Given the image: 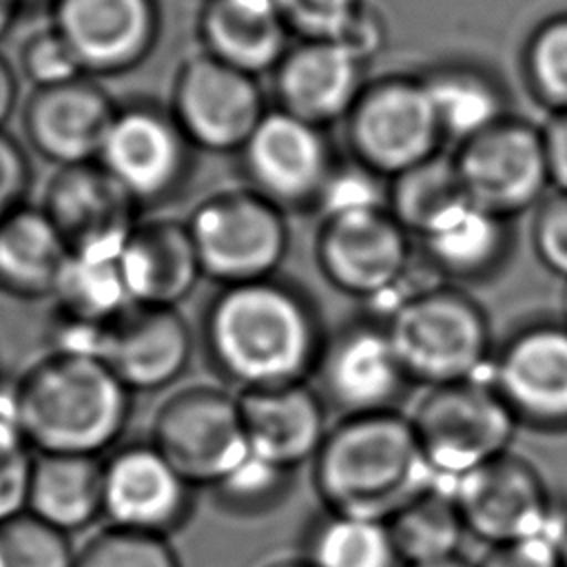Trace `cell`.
<instances>
[{
  "instance_id": "13",
  "label": "cell",
  "mask_w": 567,
  "mask_h": 567,
  "mask_svg": "<svg viewBox=\"0 0 567 567\" xmlns=\"http://www.w3.org/2000/svg\"><path fill=\"white\" fill-rule=\"evenodd\" d=\"M319 396L343 416L394 412L408 377L385 323L354 321L326 337L315 372Z\"/></svg>"
},
{
  "instance_id": "12",
  "label": "cell",
  "mask_w": 567,
  "mask_h": 567,
  "mask_svg": "<svg viewBox=\"0 0 567 567\" xmlns=\"http://www.w3.org/2000/svg\"><path fill=\"white\" fill-rule=\"evenodd\" d=\"M454 162L467 197L505 219L540 204L549 184L543 131L518 120L505 117L463 142Z\"/></svg>"
},
{
  "instance_id": "32",
  "label": "cell",
  "mask_w": 567,
  "mask_h": 567,
  "mask_svg": "<svg viewBox=\"0 0 567 567\" xmlns=\"http://www.w3.org/2000/svg\"><path fill=\"white\" fill-rule=\"evenodd\" d=\"M467 190L454 157L434 155L392 177L388 193L390 215L419 237L427 235L456 208L467 204Z\"/></svg>"
},
{
  "instance_id": "9",
  "label": "cell",
  "mask_w": 567,
  "mask_h": 567,
  "mask_svg": "<svg viewBox=\"0 0 567 567\" xmlns=\"http://www.w3.org/2000/svg\"><path fill=\"white\" fill-rule=\"evenodd\" d=\"M348 115L352 151L377 175L405 173L434 157L443 140L421 80L392 78L363 89Z\"/></svg>"
},
{
  "instance_id": "7",
  "label": "cell",
  "mask_w": 567,
  "mask_h": 567,
  "mask_svg": "<svg viewBox=\"0 0 567 567\" xmlns=\"http://www.w3.org/2000/svg\"><path fill=\"white\" fill-rule=\"evenodd\" d=\"M151 443L193 487L215 489L250 458L239 396L213 385L168 396L155 414Z\"/></svg>"
},
{
  "instance_id": "16",
  "label": "cell",
  "mask_w": 567,
  "mask_h": 567,
  "mask_svg": "<svg viewBox=\"0 0 567 567\" xmlns=\"http://www.w3.org/2000/svg\"><path fill=\"white\" fill-rule=\"evenodd\" d=\"M489 372V383L518 423L567 427V323L518 328L492 359Z\"/></svg>"
},
{
  "instance_id": "37",
  "label": "cell",
  "mask_w": 567,
  "mask_h": 567,
  "mask_svg": "<svg viewBox=\"0 0 567 567\" xmlns=\"http://www.w3.org/2000/svg\"><path fill=\"white\" fill-rule=\"evenodd\" d=\"M527 75L543 102L567 111V16L551 18L532 35Z\"/></svg>"
},
{
  "instance_id": "4",
  "label": "cell",
  "mask_w": 567,
  "mask_h": 567,
  "mask_svg": "<svg viewBox=\"0 0 567 567\" xmlns=\"http://www.w3.org/2000/svg\"><path fill=\"white\" fill-rule=\"evenodd\" d=\"M385 328L408 377L427 388L478 379L492 365L489 319L474 297L452 286L405 295Z\"/></svg>"
},
{
  "instance_id": "33",
  "label": "cell",
  "mask_w": 567,
  "mask_h": 567,
  "mask_svg": "<svg viewBox=\"0 0 567 567\" xmlns=\"http://www.w3.org/2000/svg\"><path fill=\"white\" fill-rule=\"evenodd\" d=\"M303 556L315 567H403L388 523L332 512L312 525Z\"/></svg>"
},
{
  "instance_id": "26",
  "label": "cell",
  "mask_w": 567,
  "mask_h": 567,
  "mask_svg": "<svg viewBox=\"0 0 567 567\" xmlns=\"http://www.w3.org/2000/svg\"><path fill=\"white\" fill-rule=\"evenodd\" d=\"M104 461L86 454H35L27 512L69 534L102 514Z\"/></svg>"
},
{
  "instance_id": "40",
  "label": "cell",
  "mask_w": 567,
  "mask_h": 567,
  "mask_svg": "<svg viewBox=\"0 0 567 567\" xmlns=\"http://www.w3.org/2000/svg\"><path fill=\"white\" fill-rule=\"evenodd\" d=\"M363 0H275L288 29L306 40H332Z\"/></svg>"
},
{
  "instance_id": "46",
  "label": "cell",
  "mask_w": 567,
  "mask_h": 567,
  "mask_svg": "<svg viewBox=\"0 0 567 567\" xmlns=\"http://www.w3.org/2000/svg\"><path fill=\"white\" fill-rule=\"evenodd\" d=\"M543 144L549 184L558 193H567V111H554V117L543 128Z\"/></svg>"
},
{
  "instance_id": "8",
  "label": "cell",
  "mask_w": 567,
  "mask_h": 567,
  "mask_svg": "<svg viewBox=\"0 0 567 567\" xmlns=\"http://www.w3.org/2000/svg\"><path fill=\"white\" fill-rule=\"evenodd\" d=\"M97 162L140 208L157 206L188 182L193 144L168 106L137 100L117 104Z\"/></svg>"
},
{
  "instance_id": "21",
  "label": "cell",
  "mask_w": 567,
  "mask_h": 567,
  "mask_svg": "<svg viewBox=\"0 0 567 567\" xmlns=\"http://www.w3.org/2000/svg\"><path fill=\"white\" fill-rule=\"evenodd\" d=\"M193 334L177 308L131 306L102 334L97 357L131 392L168 388L186 370Z\"/></svg>"
},
{
  "instance_id": "31",
  "label": "cell",
  "mask_w": 567,
  "mask_h": 567,
  "mask_svg": "<svg viewBox=\"0 0 567 567\" xmlns=\"http://www.w3.org/2000/svg\"><path fill=\"white\" fill-rule=\"evenodd\" d=\"M421 82L430 95L443 137L463 144L505 120L501 89L478 71L445 66L421 78Z\"/></svg>"
},
{
  "instance_id": "52",
  "label": "cell",
  "mask_w": 567,
  "mask_h": 567,
  "mask_svg": "<svg viewBox=\"0 0 567 567\" xmlns=\"http://www.w3.org/2000/svg\"><path fill=\"white\" fill-rule=\"evenodd\" d=\"M563 310H565V319H567V288H565V295H563Z\"/></svg>"
},
{
  "instance_id": "24",
  "label": "cell",
  "mask_w": 567,
  "mask_h": 567,
  "mask_svg": "<svg viewBox=\"0 0 567 567\" xmlns=\"http://www.w3.org/2000/svg\"><path fill=\"white\" fill-rule=\"evenodd\" d=\"M361 66L334 40H303L275 69L279 109L315 126L339 120L363 91Z\"/></svg>"
},
{
  "instance_id": "45",
  "label": "cell",
  "mask_w": 567,
  "mask_h": 567,
  "mask_svg": "<svg viewBox=\"0 0 567 567\" xmlns=\"http://www.w3.org/2000/svg\"><path fill=\"white\" fill-rule=\"evenodd\" d=\"M337 44H341L354 60L361 64L370 60L383 44V22L374 9H370L365 2L357 7V11L350 16V20L341 27V31L332 38Z\"/></svg>"
},
{
  "instance_id": "42",
  "label": "cell",
  "mask_w": 567,
  "mask_h": 567,
  "mask_svg": "<svg viewBox=\"0 0 567 567\" xmlns=\"http://www.w3.org/2000/svg\"><path fill=\"white\" fill-rule=\"evenodd\" d=\"M532 241L538 259L567 279V193L543 199L532 224Z\"/></svg>"
},
{
  "instance_id": "11",
  "label": "cell",
  "mask_w": 567,
  "mask_h": 567,
  "mask_svg": "<svg viewBox=\"0 0 567 567\" xmlns=\"http://www.w3.org/2000/svg\"><path fill=\"white\" fill-rule=\"evenodd\" d=\"M467 534L507 545L554 525V505L540 472L518 454L505 452L450 483Z\"/></svg>"
},
{
  "instance_id": "44",
  "label": "cell",
  "mask_w": 567,
  "mask_h": 567,
  "mask_svg": "<svg viewBox=\"0 0 567 567\" xmlns=\"http://www.w3.org/2000/svg\"><path fill=\"white\" fill-rule=\"evenodd\" d=\"M478 567H560L551 534L494 545Z\"/></svg>"
},
{
  "instance_id": "34",
  "label": "cell",
  "mask_w": 567,
  "mask_h": 567,
  "mask_svg": "<svg viewBox=\"0 0 567 567\" xmlns=\"http://www.w3.org/2000/svg\"><path fill=\"white\" fill-rule=\"evenodd\" d=\"M69 534L22 512L0 523V567H73Z\"/></svg>"
},
{
  "instance_id": "20",
  "label": "cell",
  "mask_w": 567,
  "mask_h": 567,
  "mask_svg": "<svg viewBox=\"0 0 567 567\" xmlns=\"http://www.w3.org/2000/svg\"><path fill=\"white\" fill-rule=\"evenodd\" d=\"M117 104L93 78L33 89L22 106L27 142L58 168L95 162Z\"/></svg>"
},
{
  "instance_id": "36",
  "label": "cell",
  "mask_w": 567,
  "mask_h": 567,
  "mask_svg": "<svg viewBox=\"0 0 567 567\" xmlns=\"http://www.w3.org/2000/svg\"><path fill=\"white\" fill-rule=\"evenodd\" d=\"M73 567H179V560L162 536L109 527L75 554Z\"/></svg>"
},
{
  "instance_id": "27",
  "label": "cell",
  "mask_w": 567,
  "mask_h": 567,
  "mask_svg": "<svg viewBox=\"0 0 567 567\" xmlns=\"http://www.w3.org/2000/svg\"><path fill=\"white\" fill-rule=\"evenodd\" d=\"M69 246L42 210L24 204L0 221V290L18 299L51 297Z\"/></svg>"
},
{
  "instance_id": "48",
  "label": "cell",
  "mask_w": 567,
  "mask_h": 567,
  "mask_svg": "<svg viewBox=\"0 0 567 567\" xmlns=\"http://www.w3.org/2000/svg\"><path fill=\"white\" fill-rule=\"evenodd\" d=\"M22 7L24 0H0V38H4L11 31Z\"/></svg>"
},
{
  "instance_id": "50",
  "label": "cell",
  "mask_w": 567,
  "mask_h": 567,
  "mask_svg": "<svg viewBox=\"0 0 567 567\" xmlns=\"http://www.w3.org/2000/svg\"><path fill=\"white\" fill-rule=\"evenodd\" d=\"M266 567H315L306 556H295V558H281V560H275Z\"/></svg>"
},
{
  "instance_id": "6",
  "label": "cell",
  "mask_w": 567,
  "mask_h": 567,
  "mask_svg": "<svg viewBox=\"0 0 567 567\" xmlns=\"http://www.w3.org/2000/svg\"><path fill=\"white\" fill-rule=\"evenodd\" d=\"M186 226L202 272L221 286L268 279L288 252L281 208L252 188L208 195Z\"/></svg>"
},
{
  "instance_id": "47",
  "label": "cell",
  "mask_w": 567,
  "mask_h": 567,
  "mask_svg": "<svg viewBox=\"0 0 567 567\" xmlns=\"http://www.w3.org/2000/svg\"><path fill=\"white\" fill-rule=\"evenodd\" d=\"M18 102V78L11 62L0 55V131L11 117Z\"/></svg>"
},
{
  "instance_id": "14",
  "label": "cell",
  "mask_w": 567,
  "mask_h": 567,
  "mask_svg": "<svg viewBox=\"0 0 567 567\" xmlns=\"http://www.w3.org/2000/svg\"><path fill=\"white\" fill-rule=\"evenodd\" d=\"M49 24L64 38L89 78L122 75L157 44V0H49Z\"/></svg>"
},
{
  "instance_id": "15",
  "label": "cell",
  "mask_w": 567,
  "mask_h": 567,
  "mask_svg": "<svg viewBox=\"0 0 567 567\" xmlns=\"http://www.w3.org/2000/svg\"><path fill=\"white\" fill-rule=\"evenodd\" d=\"M408 235L388 208L328 217L317 239V261L337 290L379 299L390 295L405 277L410 264Z\"/></svg>"
},
{
  "instance_id": "5",
  "label": "cell",
  "mask_w": 567,
  "mask_h": 567,
  "mask_svg": "<svg viewBox=\"0 0 567 567\" xmlns=\"http://www.w3.org/2000/svg\"><path fill=\"white\" fill-rule=\"evenodd\" d=\"M410 423L430 467L450 483L509 452L518 427L503 396L481 377L430 388Z\"/></svg>"
},
{
  "instance_id": "22",
  "label": "cell",
  "mask_w": 567,
  "mask_h": 567,
  "mask_svg": "<svg viewBox=\"0 0 567 567\" xmlns=\"http://www.w3.org/2000/svg\"><path fill=\"white\" fill-rule=\"evenodd\" d=\"M239 410L250 454L284 472L315 461L328 436L323 399L306 383L244 390Z\"/></svg>"
},
{
  "instance_id": "3",
  "label": "cell",
  "mask_w": 567,
  "mask_h": 567,
  "mask_svg": "<svg viewBox=\"0 0 567 567\" xmlns=\"http://www.w3.org/2000/svg\"><path fill=\"white\" fill-rule=\"evenodd\" d=\"M131 394L102 359L60 350L38 359L11 390L20 427L38 454L86 456L122 439Z\"/></svg>"
},
{
  "instance_id": "39",
  "label": "cell",
  "mask_w": 567,
  "mask_h": 567,
  "mask_svg": "<svg viewBox=\"0 0 567 567\" xmlns=\"http://www.w3.org/2000/svg\"><path fill=\"white\" fill-rule=\"evenodd\" d=\"M377 173L365 166L332 171L317 197L319 210L323 219L350 213H368V210H385L388 195L379 184Z\"/></svg>"
},
{
  "instance_id": "41",
  "label": "cell",
  "mask_w": 567,
  "mask_h": 567,
  "mask_svg": "<svg viewBox=\"0 0 567 567\" xmlns=\"http://www.w3.org/2000/svg\"><path fill=\"white\" fill-rule=\"evenodd\" d=\"M290 472L277 470L257 456L250 458L217 489L219 498L235 509H259L279 498Z\"/></svg>"
},
{
  "instance_id": "1",
  "label": "cell",
  "mask_w": 567,
  "mask_h": 567,
  "mask_svg": "<svg viewBox=\"0 0 567 567\" xmlns=\"http://www.w3.org/2000/svg\"><path fill=\"white\" fill-rule=\"evenodd\" d=\"M202 337L215 368L241 390L303 383L326 341L315 306L275 277L221 286Z\"/></svg>"
},
{
  "instance_id": "2",
  "label": "cell",
  "mask_w": 567,
  "mask_h": 567,
  "mask_svg": "<svg viewBox=\"0 0 567 567\" xmlns=\"http://www.w3.org/2000/svg\"><path fill=\"white\" fill-rule=\"evenodd\" d=\"M436 483L410 416L396 410L343 416L315 456V485L332 514L388 523Z\"/></svg>"
},
{
  "instance_id": "10",
  "label": "cell",
  "mask_w": 567,
  "mask_h": 567,
  "mask_svg": "<svg viewBox=\"0 0 567 567\" xmlns=\"http://www.w3.org/2000/svg\"><path fill=\"white\" fill-rule=\"evenodd\" d=\"M168 109L193 148L208 153L241 151L266 115L255 75L204 51L179 64Z\"/></svg>"
},
{
  "instance_id": "29",
  "label": "cell",
  "mask_w": 567,
  "mask_h": 567,
  "mask_svg": "<svg viewBox=\"0 0 567 567\" xmlns=\"http://www.w3.org/2000/svg\"><path fill=\"white\" fill-rule=\"evenodd\" d=\"M117 255L69 252L51 292L53 317L104 330L135 306L126 292Z\"/></svg>"
},
{
  "instance_id": "38",
  "label": "cell",
  "mask_w": 567,
  "mask_h": 567,
  "mask_svg": "<svg viewBox=\"0 0 567 567\" xmlns=\"http://www.w3.org/2000/svg\"><path fill=\"white\" fill-rule=\"evenodd\" d=\"M18 60L22 75L33 84V89L53 86L86 75L71 47L49 22L40 31L24 38L18 49Z\"/></svg>"
},
{
  "instance_id": "25",
  "label": "cell",
  "mask_w": 567,
  "mask_h": 567,
  "mask_svg": "<svg viewBox=\"0 0 567 567\" xmlns=\"http://www.w3.org/2000/svg\"><path fill=\"white\" fill-rule=\"evenodd\" d=\"M204 53L244 73L277 69L288 53V24L275 0H204L197 20Z\"/></svg>"
},
{
  "instance_id": "51",
  "label": "cell",
  "mask_w": 567,
  "mask_h": 567,
  "mask_svg": "<svg viewBox=\"0 0 567 567\" xmlns=\"http://www.w3.org/2000/svg\"><path fill=\"white\" fill-rule=\"evenodd\" d=\"M414 567H472V565L465 563L461 556H452V558H445V560L425 563V565H414Z\"/></svg>"
},
{
  "instance_id": "49",
  "label": "cell",
  "mask_w": 567,
  "mask_h": 567,
  "mask_svg": "<svg viewBox=\"0 0 567 567\" xmlns=\"http://www.w3.org/2000/svg\"><path fill=\"white\" fill-rule=\"evenodd\" d=\"M551 538H554V545H556V551H558V560H560V567H567V516L565 518H558L554 520L551 525Z\"/></svg>"
},
{
  "instance_id": "18",
  "label": "cell",
  "mask_w": 567,
  "mask_h": 567,
  "mask_svg": "<svg viewBox=\"0 0 567 567\" xmlns=\"http://www.w3.org/2000/svg\"><path fill=\"white\" fill-rule=\"evenodd\" d=\"M42 210L69 252L117 255L140 206L95 159L58 168L44 188Z\"/></svg>"
},
{
  "instance_id": "35",
  "label": "cell",
  "mask_w": 567,
  "mask_h": 567,
  "mask_svg": "<svg viewBox=\"0 0 567 567\" xmlns=\"http://www.w3.org/2000/svg\"><path fill=\"white\" fill-rule=\"evenodd\" d=\"M27 441L11 392H0V523L27 512L33 452Z\"/></svg>"
},
{
  "instance_id": "43",
  "label": "cell",
  "mask_w": 567,
  "mask_h": 567,
  "mask_svg": "<svg viewBox=\"0 0 567 567\" xmlns=\"http://www.w3.org/2000/svg\"><path fill=\"white\" fill-rule=\"evenodd\" d=\"M31 186V164L16 137L0 131V221L24 206Z\"/></svg>"
},
{
  "instance_id": "23",
  "label": "cell",
  "mask_w": 567,
  "mask_h": 567,
  "mask_svg": "<svg viewBox=\"0 0 567 567\" xmlns=\"http://www.w3.org/2000/svg\"><path fill=\"white\" fill-rule=\"evenodd\" d=\"M126 292L135 306L177 308L202 272L186 221H137L117 255Z\"/></svg>"
},
{
  "instance_id": "17",
  "label": "cell",
  "mask_w": 567,
  "mask_h": 567,
  "mask_svg": "<svg viewBox=\"0 0 567 567\" xmlns=\"http://www.w3.org/2000/svg\"><path fill=\"white\" fill-rule=\"evenodd\" d=\"M193 485L148 441L128 443L104 461L102 516L111 527L166 538L190 514Z\"/></svg>"
},
{
  "instance_id": "30",
  "label": "cell",
  "mask_w": 567,
  "mask_h": 567,
  "mask_svg": "<svg viewBox=\"0 0 567 567\" xmlns=\"http://www.w3.org/2000/svg\"><path fill=\"white\" fill-rule=\"evenodd\" d=\"M388 527L408 567L458 556L461 540L467 534L452 489L439 483L399 509Z\"/></svg>"
},
{
  "instance_id": "28",
  "label": "cell",
  "mask_w": 567,
  "mask_h": 567,
  "mask_svg": "<svg viewBox=\"0 0 567 567\" xmlns=\"http://www.w3.org/2000/svg\"><path fill=\"white\" fill-rule=\"evenodd\" d=\"M432 266L450 279L476 281L494 272L509 248L505 217L472 199L421 237Z\"/></svg>"
},
{
  "instance_id": "19",
  "label": "cell",
  "mask_w": 567,
  "mask_h": 567,
  "mask_svg": "<svg viewBox=\"0 0 567 567\" xmlns=\"http://www.w3.org/2000/svg\"><path fill=\"white\" fill-rule=\"evenodd\" d=\"M239 153L252 190L279 208L317 202L332 173L321 126L281 109L266 111Z\"/></svg>"
}]
</instances>
